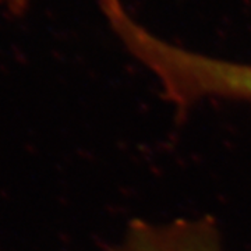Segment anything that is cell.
Instances as JSON below:
<instances>
[{"label":"cell","mask_w":251,"mask_h":251,"mask_svg":"<svg viewBox=\"0 0 251 251\" xmlns=\"http://www.w3.org/2000/svg\"><path fill=\"white\" fill-rule=\"evenodd\" d=\"M105 251H225L216 224L209 218L128 225L122 240Z\"/></svg>","instance_id":"1"},{"label":"cell","mask_w":251,"mask_h":251,"mask_svg":"<svg viewBox=\"0 0 251 251\" xmlns=\"http://www.w3.org/2000/svg\"><path fill=\"white\" fill-rule=\"evenodd\" d=\"M234 91L240 100L251 102V66H242L234 75Z\"/></svg>","instance_id":"2"},{"label":"cell","mask_w":251,"mask_h":251,"mask_svg":"<svg viewBox=\"0 0 251 251\" xmlns=\"http://www.w3.org/2000/svg\"><path fill=\"white\" fill-rule=\"evenodd\" d=\"M29 6V0H0V7L11 16H23Z\"/></svg>","instance_id":"3"}]
</instances>
